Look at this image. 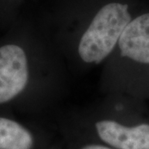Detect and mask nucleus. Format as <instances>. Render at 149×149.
I'll return each mask as SVG.
<instances>
[{
  "label": "nucleus",
  "instance_id": "nucleus-1",
  "mask_svg": "<svg viewBox=\"0 0 149 149\" xmlns=\"http://www.w3.org/2000/svg\"><path fill=\"white\" fill-rule=\"evenodd\" d=\"M132 20L128 6L118 3L97 13L79 44V55L87 63H100L111 53L124 28Z\"/></svg>",
  "mask_w": 149,
  "mask_h": 149
},
{
  "label": "nucleus",
  "instance_id": "nucleus-2",
  "mask_svg": "<svg viewBox=\"0 0 149 149\" xmlns=\"http://www.w3.org/2000/svg\"><path fill=\"white\" fill-rule=\"evenodd\" d=\"M27 80V61L24 51L16 45L0 47V104L20 94Z\"/></svg>",
  "mask_w": 149,
  "mask_h": 149
},
{
  "label": "nucleus",
  "instance_id": "nucleus-3",
  "mask_svg": "<svg viewBox=\"0 0 149 149\" xmlns=\"http://www.w3.org/2000/svg\"><path fill=\"white\" fill-rule=\"evenodd\" d=\"M100 139L117 149H149V124L128 127L112 120L96 123Z\"/></svg>",
  "mask_w": 149,
  "mask_h": 149
},
{
  "label": "nucleus",
  "instance_id": "nucleus-4",
  "mask_svg": "<svg viewBox=\"0 0 149 149\" xmlns=\"http://www.w3.org/2000/svg\"><path fill=\"white\" fill-rule=\"evenodd\" d=\"M118 43L123 57L149 65V13L129 22Z\"/></svg>",
  "mask_w": 149,
  "mask_h": 149
},
{
  "label": "nucleus",
  "instance_id": "nucleus-5",
  "mask_svg": "<svg viewBox=\"0 0 149 149\" xmlns=\"http://www.w3.org/2000/svg\"><path fill=\"white\" fill-rule=\"evenodd\" d=\"M33 144L31 133L19 123L0 118V149H31Z\"/></svg>",
  "mask_w": 149,
  "mask_h": 149
},
{
  "label": "nucleus",
  "instance_id": "nucleus-6",
  "mask_svg": "<svg viewBox=\"0 0 149 149\" xmlns=\"http://www.w3.org/2000/svg\"><path fill=\"white\" fill-rule=\"evenodd\" d=\"M82 149H111L108 147H104V146H101V145H89L86 146Z\"/></svg>",
  "mask_w": 149,
  "mask_h": 149
}]
</instances>
